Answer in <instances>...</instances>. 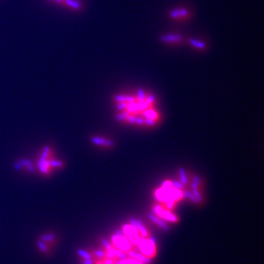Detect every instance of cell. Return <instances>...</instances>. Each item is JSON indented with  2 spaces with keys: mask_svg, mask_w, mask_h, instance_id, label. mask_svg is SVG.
Masks as SVG:
<instances>
[{
  "mask_svg": "<svg viewBox=\"0 0 264 264\" xmlns=\"http://www.w3.org/2000/svg\"><path fill=\"white\" fill-rule=\"evenodd\" d=\"M35 164L36 170L46 177L51 176L65 167V163L56 157L54 149L50 146H44L40 150Z\"/></svg>",
  "mask_w": 264,
  "mask_h": 264,
  "instance_id": "6da1fadb",
  "label": "cell"
},
{
  "mask_svg": "<svg viewBox=\"0 0 264 264\" xmlns=\"http://www.w3.org/2000/svg\"><path fill=\"white\" fill-rule=\"evenodd\" d=\"M168 16L171 20L178 23H184L192 18V12L188 7L184 6H177L169 10Z\"/></svg>",
  "mask_w": 264,
  "mask_h": 264,
  "instance_id": "7a4b0ae2",
  "label": "cell"
},
{
  "mask_svg": "<svg viewBox=\"0 0 264 264\" xmlns=\"http://www.w3.org/2000/svg\"><path fill=\"white\" fill-rule=\"evenodd\" d=\"M159 40L162 43L170 46H181L185 42L184 36L178 32L164 33L160 36Z\"/></svg>",
  "mask_w": 264,
  "mask_h": 264,
  "instance_id": "3957f363",
  "label": "cell"
},
{
  "mask_svg": "<svg viewBox=\"0 0 264 264\" xmlns=\"http://www.w3.org/2000/svg\"><path fill=\"white\" fill-rule=\"evenodd\" d=\"M140 250L143 255L148 258H151L156 253V246L151 240H143L140 243Z\"/></svg>",
  "mask_w": 264,
  "mask_h": 264,
  "instance_id": "277c9868",
  "label": "cell"
},
{
  "mask_svg": "<svg viewBox=\"0 0 264 264\" xmlns=\"http://www.w3.org/2000/svg\"><path fill=\"white\" fill-rule=\"evenodd\" d=\"M187 43L191 46L192 48H193L194 49L200 51H205L207 49L208 45L206 43V42L201 39H198V38H190L186 40Z\"/></svg>",
  "mask_w": 264,
  "mask_h": 264,
  "instance_id": "5b68a950",
  "label": "cell"
},
{
  "mask_svg": "<svg viewBox=\"0 0 264 264\" xmlns=\"http://www.w3.org/2000/svg\"><path fill=\"white\" fill-rule=\"evenodd\" d=\"M40 239L46 243V244H48L51 246H52L53 248L57 245L59 241L57 235H56L55 233L51 232L45 233V234H42L41 236H40Z\"/></svg>",
  "mask_w": 264,
  "mask_h": 264,
  "instance_id": "8992f818",
  "label": "cell"
},
{
  "mask_svg": "<svg viewBox=\"0 0 264 264\" xmlns=\"http://www.w3.org/2000/svg\"><path fill=\"white\" fill-rule=\"evenodd\" d=\"M113 242L115 243V246L117 247L120 248V250H123V251L128 252L130 251V245H129V243L128 241H126L124 238L120 236H114L113 237Z\"/></svg>",
  "mask_w": 264,
  "mask_h": 264,
  "instance_id": "52a82bcc",
  "label": "cell"
},
{
  "mask_svg": "<svg viewBox=\"0 0 264 264\" xmlns=\"http://www.w3.org/2000/svg\"><path fill=\"white\" fill-rule=\"evenodd\" d=\"M91 142L95 145H99V146H104V147H111L113 145V142L111 140H107L104 137H102V136H92L90 138Z\"/></svg>",
  "mask_w": 264,
  "mask_h": 264,
  "instance_id": "ba28073f",
  "label": "cell"
},
{
  "mask_svg": "<svg viewBox=\"0 0 264 264\" xmlns=\"http://www.w3.org/2000/svg\"><path fill=\"white\" fill-rule=\"evenodd\" d=\"M36 244H37L38 249L39 250L40 252H41L42 254H43V255H49V254H51L53 251L52 246L49 245V244H46V243L43 242L42 240H40V238L37 241Z\"/></svg>",
  "mask_w": 264,
  "mask_h": 264,
  "instance_id": "9c48e42d",
  "label": "cell"
},
{
  "mask_svg": "<svg viewBox=\"0 0 264 264\" xmlns=\"http://www.w3.org/2000/svg\"><path fill=\"white\" fill-rule=\"evenodd\" d=\"M17 167L19 169H24L28 172H35L36 170L35 166L27 160H21L17 162Z\"/></svg>",
  "mask_w": 264,
  "mask_h": 264,
  "instance_id": "30bf717a",
  "label": "cell"
},
{
  "mask_svg": "<svg viewBox=\"0 0 264 264\" xmlns=\"http://www.w3.org/2000/svg\"><path fill=\"white\" fill-rule=\"evenodd\" d=\"M144 115L148 118L152 119V120H155L157 117V114L155 111L153 110H147L144 112Z\"/></svg>",
  "mask_w": 264,
  "mask_h": 264,
  "instance_id": "8fae6325",
  "label": "cell"
},
{
  "mask_svg": "<svg viewBox=\"0 0 264 264\" xmlns=\"http://www.w3.org/2000/svg\"><path fill=\"white\" fill-rule=\"evenodd\" d=\"M182 197H188L189 199L192 200V201L194 202V203H197L198 202V200H197V198L195 197V196L194 195L193 193L192 192H189V191H186V192H184L182 193Z\"/></svg>",
  "mask_w": 264,
  "mask_h": 264,
  "instance_id": "7c38bea8",
  "label": "cell"
},
{
  "mask_svg": "<svg viewBox=\"0 0 264 264\" xmlns=\"http://www.w3.org/2000/svg\"><path fill=\"white\" fill-rule=\"evenodd\" d=\"M148 105H149V104H148L146 101H141V102H139V103L136 104V109L138 110H144L145 109H147Z\"/></svg>",
  "mask_w": 264,
  "mask_h": 264,
  "instance_id": "4fadbf2b",
  "label": "cell"
},
{
  "mask_svg": "<svg viewBox=\"0 0 264 264\" xmlns=\"http://www.w3.org/2000/svg\"><path fill=\"white\" fill-rule=\"evenodd\" d=\"M149 217H150V218L152 219V220H153V221H155V222L157 223V224H159L160 226H161L162 227H166V225H165L163 221L161 220V219H159V217H155V216L153 215V214H149Z\"/></svg>",
  "mask_w": 264,
  "mask_h": 264,
  "instance_id": "5bb4252c",
  "label": "cell"
},
{
  "mask_svg": "<svg viewBox=\"0 0 264 264\" xmlns=\"http://www.w3.org/2000/svg\"><path fill=\"white\" fill-rule=\"evenodd\" d=\"M180 175H181V182H182V184H187V183H188L187 178H186V173H185V170L183 168L180 169Z\"/></svg>",
  "mask_w": 264,
  "mask_h": 264,
  "instance_id": "9a60e30c",
  "label": "cell"
},
{
  "mask_svg": "<svg viewBox=\"0 0 264 264\" xmlns=\"http://www.w3.org/2000/svg\"><path fill=\"white\" fill-rule=\"evenodd\" d=\"M127 108H128V112H136V104L134 102H132V103H129L128 105H127Z\"/></svg>",
  "mask_w": 264,
  "mask_h": 264,
  "instance_id": "2e32d148",
  "label": "cell"
},
{
  "mask_svg": "<svg viewBox=\"0 0 264 264\" xmlns=\"http://www.w3.org/2000/svg\"><path fill=\"white\" fill-rule=\"evenodd\" d=\"M171 184L175 189H182L184 188V184L179 181H173V182H171Z\"/></svg>",
  "mask_w": 264,
  "mask_h": 264,
  "instance_id": "e0dca14e",
  "label": "cell"
},
{
  "mask_svg": "<svg viewBox=\"0 0 264 264\" xmlns=\"http://www.w3.org/2000/svg\"><path fill=\"white\" fill-rule=\"evenodd\" d=\"M192 193L194 196H195V197L197 198V200H198V201H200V200H202V197L200 195V192H198L197 188H192Z\"/></svg>",
  "mask_w": 264,
  "mask_h": 264,
  "instance_id": "ac0fdd59",
  "label": "cell"
},
{
  "mask_svg": "<svg viewBox=\"0 0 264 264\" xmlns=\"http://www.w3.org/2000/svg\"><path fill=\"white\" fill-rule=\"evenodd\" d=\"M138 100L140 102L144 101V91L142 89H140L138 91Z\"/></svg>",
  "mask_w": 264,
  "mask_h": 264,
  "instance_id": "d6986e66",
  "label": "cell"
},
{
  "mask_svg": "<svg viewBox=\"0 0 264 264\" xmlns=\"http://www.w3.org/2000/svg\"><path fill=\"white\" fill-rule=\"evenodd\" d=\"M127 105L128 104L125 103V102H119L118 104L117 105V109H119V110H123L124 109H126Z\"/></svg>",
  "mask_w": 264,
  "mask_h": 264,
  "instance_id": "ffe728a7",
  "label": "cell"
},
{
  "mask_svg": "<svg viewBox=\"0 0 264 264\" xmlns=\"http://www.w3.org/2000/svg\"><path fill=\"white\" fill-rule=\"evenodd\" d=\"M200 182V178H198L197 176H196L194 179L193 184H192V188H197V186L199 185Z\"/></svg>",
  "mask_w": 264,
  "mask_h": 264,
  "instance_id": "44dd1931",
  "label": "cell"
},
{
  "mask_svg": "<svg viewBox=\"0 0 264 264\" xmlns=\"http://www.w3.org/2000/svg\"><path fill=\"white\" fill-rule=\"evenodd\" d=\"M115 100L117 102H124L125 101V95H117L115 97Z\"/></svg>",
  "mask_w": 264,
  "mask_h": 264,
  "instance_id": "7402d4cb",
  "label": "cell"
},
{
  "mask_svg": "<svg viewBox=\"0 0 264 264\" xmlns=\"http://www.w3.org/2000/svg\"><path fill=\"white\" fill-rule=\"evenodd\" d=\"M47 1L55 3V4H57V5H59L62 6V5H63V4L67 0H47Z\"/></svg>",
  "mask_w": 264,
  "mask_h": 264,
  "instance_id": "603a6c76",
  "label": "cell"
},
{
  "mask_svg": "<svg viewBox=\"0 0 264 264\" xmlns=\"http://www.w3.org/2000/svg\"><path fill=\"white\" fill-rule=\"evenodd\" d=\"M170 187H172V184H171V182H169V181H165V182H164L162 186H161L162 189H168Z\"/></svg>",
  "mask_w": 264,
  "mask_h": 264,
  "instance_id": "cb8c5ba5",
  "label": "cell"
},
{
  "mask_svg": "<svg viewBox=\"0 0 264 264\" xmlns=\"http://www.w3.org/2000/svg\"><path fill=\"white\" fill-rule=\"evenodd\" d=\"M154 99H155V98H154V96L153 95H149L148 96L147 99H146L145 101L147 102L148 104H151L154 101Z\"/></svg>",
  "mask_w": 264,
  "mask_h": 264,
  "instance_id": "d4e9b609",
  "label": "cell"
},
{
  "mask_svg": "<svg viewBox=\"0 0 264 264\" xmlns=\"http://www.w3.org/2000/svg\"><path fill=\"white\" fill-rule=\"evenodd\" d=\"M116 119H117V120H118V121H122V120L126 119V117L124 116V115H123V113H120L116 116Z\"/></svg>",
  "mask_w": 264,
  "mask_h": 264,
  "instance_id": "484cf974",
  "label": "cell"
},
{
  "mask_svg": "<svg viewBox=\"0 0 264 264\" xmlns=\"http://www.w3.org/2000/svg\"><path fill=\"white\" fill-rule=\"evenodd\" d=\"M144 121L146 124L149 125V126H153V125H154V123H155L154 122V120H152V119H150V118H147V117H146V119Z\"/></svg>",
  "mask_w": 264,
  "mask_h": 264,
  "instance_id": "4316f807",
  "label": "cell"
},
{
  "mask_svg": "<svg viewBox=\"0 0 264 264\" xmlns=\"http://www.w3.org/2000/svg\"><path fill=\"white\" fill-rule=\"evenodd\" d=\"M125 101L132 103V102L134 101V98L132 97V96H125Z\"/></svg>",
  "mask_w": 264,
  "mask_h": 264,
  "instance_id": "83f0119b",
  "label": "cell"
},
{
  "mask_svg": "<svg viewBox=\"0 0 264 264\" xmlns=\"http://www.w3.org/2000/svg\"><path fill=\"white\" fill-rule=\"evenodd\" d=\"M135 123H137V124H143V123H144V121L143 119L140 118V117H136Z\"/></svg>",
  "mask_w": 264,
  "mask_h": 264,
  "instance_id": "f1b7e54d",
  "label": "cell"
},
{
  "mask_svg": "<svg viewBox=\"0 0 264 264\" xmlns=\"http://www.w3.org/2000/svg\"><path fill=\"white\" fill-rule=\"evenodd\" d=\"M126 119L128 121V122L132 123H135V117H134L128 116V117H127Z\"/></svg>",
  "mask_w": 264,
  "mask_h": 264,
  "instance_id": "f546056e",
  "label": "cell"
},
{
  "mask_svg": "<svg viewBox=\"0 0 264 264\" xmlns=\"http://www.w3.org/2000/svg\"><path fill=\"white\" fill-rule=\"evenodd\" d=\"M123 115H124V116H125V117H126H126H128V116H129V112H128V111H126V112H123Z\"/></svg>",
  "mask_w": 264,
  "mask_h": 264,
  "instance_id": "4dcf8cb0",
  "label": "cell"
}]
</instances>
